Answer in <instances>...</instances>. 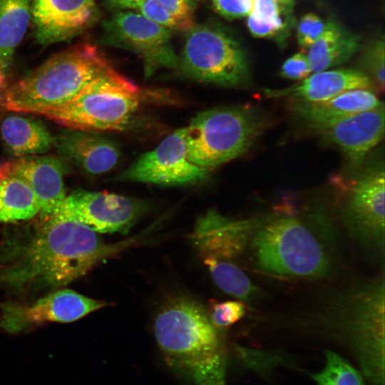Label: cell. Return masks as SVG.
I'll return each instance as SVG.
<instances>
[{
    "mask_svg": "<svg viewBox=\"0 0 385 385\" xmlns=\"http://www.w3.org/2000/svg\"><path fill=\"white\" fill-rule=\"evenodd\" d=\"M245 305L240 301H225L213 303L209 314L216 328H225L232 325L245 314Z\"/></svg>",
    "mask_w": 385,
    "mask_h": 385,
    "instance_id": "f546056e",
    "label": "cell"
},
{
    "mask_svg": "<svg viewBox=\"0 0 385 385\" xmlns=\"http://www.w3.org/2000/svg\"><path fill=\"white\" fill-rule=\"evenodd\" d=\"M291 103L292 113L316 130L384 103L371 89L367 88L348 90L319 102Z\"/></svg>",
    "mask_w": 385,
    "mask_h": 385,
    "instance_id": "ffe728a7",
    "label": "cell"
},
{
    "mask_svg": "<svg viewBox=\"0 0 385 385\" xmlns=\"http://www.w3.org/2000/svg\"><path fill=\"white\" fill-rule=\"evenodd\" d=\"M4 84H5L4 70L0 64V91L2 90Z\"/></svg>",
    "mask_w": 385,
    "mask_h": 385,
    "instance_id": "74e56055",
    "label": "cell"
},
{
    "mask_svg": "<svg viewBox=\"0 0 385 385\" xmlns=\"http://www.w3.org/2000/svg\"><path fill=\"white\" fill-rule=\"evenodd\" d=\"M64 168L51 156H23L0 163V175H12L24 180L33 190L39 205L40 220L52 217L66 195Z\"/></svg>",
    "mask_w": 385,
    "mask_h": 385,
    "instance_id": "9a60e30c",
    "label": "cell"
},
{
    "mask_svg": "<svg viewBox=\"0 0 385 385\" xmlns=\"http://www.w3.org/2000/svg\"><path fill=\"white\" fill-rule=\"evenodd\" d=\"M144 0H106V6L112 10L137 9Z\"/></svg>",
    "mask_w": 385,
    "mask_h": 385,
    "instance_id": "d590c367",
    "label": "cell"
},
{
    "mask_svg": "<svg viewBox=\"0 0 385 385\" xmlns=\"http://www.w3.org/2000/svg\"><path fill=\"white\" fill-rule=\"evenodd\" d=\"M322 371L312 374L317 385H365L360 373L338 354L327 350Z\"/></svg>",
    "mask_w": 385,
    "mask_h": 385,
    "instance_id": "484cf974",
    "label": "cell"
},
{
    "mask_svg": "<svg viewBox=\"0 0 385 385\" xmlns=\"http://www.w3.org/2000/svg\"><path fill=\"white\" fill-rule=\"evenodd\" d=\"M326 22L314 13L304 14L297 27V40L302 48H309L321 36Z\"/></svg>",
    "mask_w": 385,
    "mask_h": 385,
    "instance_id": "4dcf8cb0",
    "label": "cell"
},
{
    "mask_svg": "<svg viewBox=\"0 0 385 385\" xmlns=\"http://www.w3.org/2000/svg\"><path fill=\"white\" fill-rule=\"evenodd\" d=\"M260 218L232 219L210 210L198 217L190 240L202 258L231 260L248 245Z\"/></svg>",
    "mask_w": 385,
    "mask_h": 385,
    "instance_id": "5bb4252c",
    "label": "cell"
},
{
    "mask_svg": "<svg viewBox=\"0 0 385 385\" xmlns=\"http://www.w3.org/2000/svg\"><path fill=\"white\" fill-rule=\"evenodd\" d=\"M31 0H0V64L5 71L31 17Z\"/></svg>",
    "mask_w": 385,
    "mask_h": 385,
    "instance_id": "603a6c76",
    "label": "cell"
},
{
    "mask_svg": "<svg viewBox=\"0 0 385 385\" xmlns=\"http://www.w3.org/2000/svg\"><path fill=\"white\" fill-rule=\"evenodd\" d=\"M384 104L356 113L317 130L322 140L338 148L351 168L361 165L384 138Z\"/></svg>",
    "mask_w": 385,
    "mask_h": 385,
    "instance_id": "2e32d148",
    "label": "cell"
},
{
    "mask_svg": "<svg viewBox=\"0 0 385 385\" xmlns=\"http://www.w3.org/2000/svg\"><path fill=\"white\" fill-rule=\"evenodd\" d=\"M215 11L227 19L232 20L249 16L254 0H212Z\"/></svg>",
    "mask_w": 385,
    "mask_h": 385,
    "instance_id": "d6a6232c",
    "label": "cell"
},
{
    "mask_svg": "<svg viewBox=\"0 0 385 385\" xmlns=\"http://www.w3.org/2000/svg\"><path fill=\"white\" fill-rule=\"evenodd\" d=\"M167 364L196 385H225L227 356L220 333L203 305L193 297L169 299L153 323Z\"/></svg>",
    "mask_w": 385,
    "mask_h": 385,
    "instance_id": "7a4b0ae2",
    "label": "cell"
},
{
    "mask_svg": "<svg viewBox=\"0 0 385 385\" xmlns=\"http://www.w3.org/2000/svg\"><path fill=\"white\" fill-rule=\"evenodd\" d=\"M37 198L22 179L0 175V222L29 220L39 212Z\"/></svg>",
    "mask_w": 385,
    "mask_h": 385,
    "instance_id": "cb8c5ba5",
    "label": "cell"
},
{
    "mask_svg": "<svg viewBox=\"0 0 385 385\" xmlns=\"http://www.w3.org/2000/svg\"><path fill=\"white\" fill-rule=\"evenodd\" d=\"M93 11V0H32L36 39L43 45L66 40L88 24Z\"/></svg>",
    "mask_w": 385,
    "mask_h": 385,
    "instance_id": "e0dca14e",
    "label": "cell"
},
{
    "mask_svg": "<svg viewBox=\"0 0 385 385\" xmlns=\"http://www.w3.org/2000/svg\"><path fill=\"white\" fill-rule=\"evenodd\" d=\"M322 222L289 215L261 220L249 241L257 268L281 278L328 276L334 266L335 238Z\"/></svg>",
    "mask_w": 385,
    "mask_h": 385,
    "instance_id": "3957f363",
    "label": "cell"
},
{
    "mask_svg": "<svg viewBox=\"0 0 385 385\" xmlns=\"http://www.w3.org/2000/svg\"><path fill=\"white\" fill-rule=\"evenodd\" d=\"M359 37L339 23L329 20L317 40L308 48L312 71L319 72L349 61L360 48Z\"/></svg>",
    "mask_w": 385,
    "mask_h": 385,
    "instance_id": "44dd1931",
    "label": "cell"
},
{
    "mask_svg": "<svg viewBox=\"0 0 385 385\" xmlns=\"http://www.w3.org/2000/svg\"><path fill=\"white\" fill-rule=\"evenodd\" d=\"M247 27L252 36L257 38H274L282 39L288 34L289 29L274 24L266 23L249 15Z\"/></svg>",
    "mask_w": 385,
    "mask_h": 385,
    "instance_id": "836d02e7",
    "label": "cell"
},
{
    "mask_svg": "<svg viewBox=\"0 0 385 385\" xmlns=\"http://www.w3.org/2000/svg\"><path fill=\"white\" fill-rule=\"evenodd\" d=\"M143 16L168 29L189 31L194 22L171 14L155 0H144L138 6Z\"/></svg>",
    "mask_w": 385,
    "mask_h": 385,
    "instance_id": "83f0119b",
    "label": "cell"
},
{
    "mask_svg": "<svg viewBox=\"0 0 385 385\" xmlns=\"http://www.w3.org/2000/svg\"><path fill=\"white\" fill-rule=\"evenodd\" d=\"M320 314L354 351L366 377L374 385H384V280L361 283L340 292Z\"/></svg>",
    "mask_w": 385,
    "mask_h": 385,
    "instance_id": "5b68a950",
    "label": "cell"
},
{
    "mask_svg": "<svg viewBox=\"0 0 385 385\" xmlns=\"http://www.w3.org/2000/svg\"><path fill=\"white\" fill-rule=\"evenodd\" d=\"M111 305L112 303L61 288L31 303H4L0 327L9 333L16 334L48 322H72Z\"/></svg>",
    "mask_w": 385,
    "mask_h": 385,
    "instance_id": "7c38bea8",
    "label": "cell"
},
{
    "mask_svg": "<svg viewBox=\"0 0 385 385\" xmlns=\"http://www.w3.org/2000/svg\"><path fill=\"white\" fill-rule=\"evenodd\" d=\"M363 67L378 88L384 89V38H378L365 49L361 58Z\"/></svg>",
    "mask_w": 385,
    "mask_h": 385,
    "instance_id": "4316f807",
    "label": "cell"
},
{
    "mask_svg": "<svg viewBox=\"0 0 385 385\" xmlns=\"http://www.w3.org/2000/svg\"><path fill=\"white\" fill-rule=\"evenodd\" d=\"M155 1L175 16L183 19L193 21L192 16L194 9L193 0Z\"/></svg>",
    "mask_w": 385,
    "mask_h": 385,
    "instance_id": "e575fe53",
    "label": "cell"
},
{
    "mask_svg": "<svg viewBox=\"0 0 385 385\" xmlns=\"http://www.w3.org/2000/svg\"><path fill=\"white\" fill-rule=\"evenodd\" d=\"M384 167L376 163L361 169L349 183L342 211L350 236L363 247L384 251Z\"/></svg>",
    "mask_w": 385,
    "mask_h": 385,
    "instance_id": "9c48e42d",
    "label": "cell"
},
{
    "mask_svg": "<svg viewBox=\"0 0 385 385\" xmlns=\"http://www.w3.org/2000/svg\"><path fill=\"white\" fill-rule=\"evenodd\" d=\"M291 12L292 10L283 7L277 0H254L250 15L257 20L289 29Z\"/></svg>",
    "mask_w": 385,
    "mask_h": 385,
    "instance_id": "f1b7e54d",
    "label": "cell"
},
{
    "mask_svg": "<svg viewBox=\"0 0 385 385\" xmlns=\"http://www.w3.org/2000/svg\"><path fill=\"white\" fill-rule=\"evenodd\" d=\"M149 208L140 199L79 189L66 197L52 217L79 222L97 233L127 235Z\"/></svg>",
    "mask_w": 385,
    "mask_h": 385,
    "instance_id": "30bf717a",
    "label": "cell"
},
{
    "mask_svg": "<svg viewBox=\"0 0 385 385\" xmlns=\"http://www.w3.org/2000/svg\"><path fill=\"white\" fill-rule=\"evenodd\" d=\"M140 101V88L117 72L97 78L70 102L39 115L71 129L122 130Z\"/></svg>",
    "mask_w": 385,
    "mask_h": 385,
    "instance_id": "52a82bcc",
    "label": "cell"
},
{
    "mask_svg": "<svg viewBox=\"0 0 385 385\" xmlns=\"http://www.w3.org/2000/svg\"><path fill=\"white\" fill-rule=\"evenodd\" d=\"M283 7L292 10L294 0H277Z\"/></svg>",
    "mask_w": 385,
    "mask_h": 385,
    "instance_id": "8d00e7d4",
    "label": "cell"
},
{
    "mask_svg": "<svg viewBox=\"0 0 385 385\" xmlns=\"http://www.w3.org/2000/svg\"><path fill=\"white\" fill-rule=\"evenodd\" d=\"M104 29L103 41L137 53L145 64L146 74L160 67L178 66L170 30L143 14L116 12L104 23Z\"/></svg>",
    "mask_w": 385,
    "mask_h": 385,
    "instance_id": "8fae6325",
    "label": "cell"
},
{
    "mask_svg": "<svg viewBox=\"0 0 385 385\" xmlns=\"http://www.w3.org/2000/svg\"><path fill=\"white\" fill-rule=\"evenodd\" d=\"M212 279L224 292L243 301H251L259 295L258 289L246 274L229 260L202 258Z\"/></svg>",
    "mask_w": 385,
    "mask_h": 385,
    "instance_id": "d4e9b609",
    "label": "cell"
},
{
    "mask_svg": "<svg viewBox=\"0 0 385 385\" xmlns=\"http://www.w3.org/2000/svg\"><path fill=\"white\" fill-rule=\"evenodd\" d=\"M207 170L189 160L185 128L166 137L155 149L140 155L117 177L118 180L181 185L201 181Z\"/></svg>",
    "mask_w": 385,
    "mask_h": 385,
    "instance_id": "4fadbf2b",
    "label": "cell"
},
{
    "mask_svg": "<svg viewBox=\"0 0 385 385\" xmlns=\"http://www.w3.org/2000/svg\"><path fill=\"white\" fill-rule=\"evenodd\" d=\"M117 72L96 46L81 43L53 55L9 86L0 96V106L39 115L70 102L97 78Z\"/></svg>",
    "mask_w": 385,
    "mask_h": 385,
    "instance_id": "277c9868",
    "label": "cell"
},
{
    "mask_svg": "<svg viewBox=\"0 0 385 385\" xmlns=\"http://www.w3.org/2000/svg\"><path fill=\"white\" fill-rule=\"evenodd\" d=\"M72 130L54 141L63 158L91 175L104 173L115 166L120 153L114 143L90 131Z\"/></svg>",
    "mask_w": 385,
    "mask_h": 385,
    "instance_id": "d6986e66",
    "label": "cell"
},
{
    "mask_svg": "<svg viewBox=\"0 0 385 385\" xmlns=\"http://www.w3.org/2000/svg\"><path fill=\"white\" fill-rule=\"evenodd\" d=\"M264 123L259 113L247 107L202 111L185 128L188 158L207 170L226 163L251 147Z\"/></svg>",
    "mask_w": 385,
    "mask_h": 385,
    "instance_id": "8992f818",
    "label": "cell"
},
{
    "mask_svg": "<svg viewBox=\"0 0 385 385\" xmlns=\"http://www.w3.org/2000/svg\"><path fill=\"white\" fill-rule=\"evenodd\" d=\"M312 72L307 56L302 52L297 53L287 58L282 64L280 75L287 79L301 81Z\"/></svg>",
    "mask_w": 385,
    "mask_h": 385,
    "instance_id": "1f68e13d",
    "label": "cell"
},
{
    "mask_svg": "<svg viewBox=\"0 0 385 385\" xmlns=\"http://www.w3.org/2000/svg\"><path fill=\"white\" fill-rule=\"evenodd\" d=\"M180 66L193 79L225 87H244L250 80L242 46L218 26L197 25L189 30Z\"/></svg>",
    "mask_w": 385,
    "mask_h": 385,
    "instance_id": "ba28073f",
    "label": "cell"
},
{
    "mask_svg": "<svg viewBox=\"0 0 385 385\" xmlns=\"http://www.w3.org/2000/svg\"><path fill=\"white\" fill-rule=\"evenodd\" d=\"M0 133L8 150L18 158L43 153L54 143L41 123L21 115H11L4 118Z\"/></svg>",
    "mask_w": 385,
    "mask_h": 385,
    "instance_id": "7402d4cb",
    "label": "cell"
},
{
    "mask_svg": "<svg viewBox=\"0 0 385 385\" xmlns=\"http://www.w3.org/2000/svg\"><path fill=\"white\" fill-rule=\"evenodd\" d=\"M372 85L371 78L357 69L324 70L315 72L289 87L265 89L264 93L270 98H285L292 101L319 102L348 90L371 89Z\"/></svg>",
    "mask_w": 385,
    "mask_h": 385,
    "instance_id": "ac0fdd59",
    "label": "cell"
},
{
    "mask_svg": "<svg viewBox=\"0 0 385 385\" xmlns=\"http://www.w3.org/2000/svg\"><path fill=\"white\" fill-rule=\"evenodd\" d=\"M128 244L55 217L8 232L0 242V287L19 292L61 289Z\"/></svg>",
    "mask_w": 385,
    "mask_h": 385,
    "instance_id": "6da1fadb",
    "label": "cell"
}]
</instances>
